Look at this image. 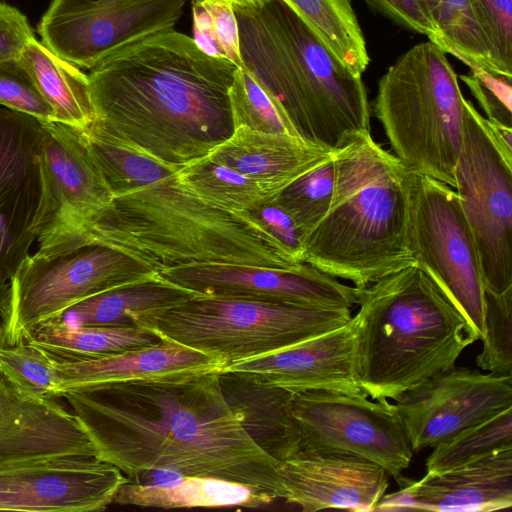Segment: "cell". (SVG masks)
Instances as JSON below:
<instances>
[{
	"instance_id": "1",
	"label": "cell",
	"mask_w": 512,
	"mask_h": 512,
	"mask_svg": "<svg viewBox=\"0 0 512 512\" xmlns=\"http://www.w3.org/2000/svg\"><path fill=\"white\" fill-rule=\"evenodd\" d=\"M96 458L130 479L150 470L234 481L284 499L279 461L228 402L219 371L67 390Z\"/></svg>"
},
{
	"instance_id": "2",
	"label": "cell",
	"mask_w": 512,
	"mask_h": 512,
	"mask_svg": "<svg viewBox=\"0 0 512 512\" xmlns=\"http://www.w3.org/2000/svg\"><path fill=\"white\" fill-rule=\"evenodd\" d=\"M237 69L174 30L134 43L90 69L95 121L87 131L180 169L232 135Z\"/></svg>"
},
{
	"instance_id": "3",
	"label": "cell",
	"mask_w": 512,
	"mask_h": 512,
	"mask_svg": "<svg viewBox=\"0 0 512 512\" xmlns=\"http://www.w3.org/2000/svg\"><path fill=\"white\" fill-rule=\"evenodd\" d=\"M243 68L283 109L299 136L336 150L371 131L362 77L354 75L284 1L235 0Z\"/></svg>"
},
{
	"instance_id": "4",
	"label": "cell",
	"mask_w": 512,
	"mask_h": 512,
	"mask_svg": "<svg viewBox=\"0 0 512 512\" xmlns=\"http://www.w3.org/2000/svg\"><path fill=\"white\" fill-rule=\"evenodd\" d=\"M171 170L113 197L87 227L85 245L119 250L157 273L203 263L290 269L301 264L247 212H231L184 188Z\"/></svg>"
},
{
	"instance_id": "5",
	"label": "cell",
	"mask_w": 512,
	"mask_h": 512,
	"mask_svg": "<svg viewBox=\"0 0 512 512\" xmlns=\"http://www.w3.org/2000/svg\"><path fill=\"white\" fill-rule=\"evenodd\" d=\"M334 163L332 201L305 237L304 263L357 288L415 264L411 172L370 131L334 150Z\"/></svg>"
},
{
	"instance_id": "6",
	"label": "cell",
	"mask_w": 512,
	"mask_h": 512,
	"mask_svg": "<svg viewBox=\"0 0 512 512\" xmlns=\"http://www.w3.org/2000/svg\"><path fill=\"white\" fill-rule=\"evenodd\" d=\"M357 305V376L373 400H395L453 368L461 353L480 340L417 263L358 288Z\"/></svg>"
},
{
	"instance_id": "7",
	"label": "cell",
	"mask_w": 512,
	"mask_h": 512,
	"mask_svg": "<svg viewBox=\"0 0 512 512\" xmlns=\"http://www.w3.org/2000/svg\"><path fill=\"white\" fill-rule=\"evenodd\" d=\"M446 54L429 40L411 47L379 80L373 108L403 165L454 189L468 100Z\"/></svg>"
},
{
	"instance_id": "8",
	"label": "cell",
	"mask_w": 512,
	"mask_h": 512,
	"mask_svg": "<svg viewBox=\"0 0 512 512\" xmlns=\"http://www.w3.org/2000/svg\"><path fill=\"white\" fill-rule=\"evenodd\" d=\"M351 318L349 308L198 295L143 317L138 326L204 353L224 369L339 328Z\"/></svg>"
},
{
	"instance_id": "9",
	"label": "cell",
	"mask_w": 512,
	"mask_h": 512,
	"mask_svg": "<svg viewBox=\"0 0 512 512\" xmlns=\"http://www.w3.org/2000/svg\"><path fill=\"white\" fill-rule=\"evenodd\" d=\"M157 275L133 257L97 244L52 257L29 254L11 277L10 299L0 312L5 343L23 341L33 327L89 297Z\"/></svg>"
},
{
	"instance_id": "10",
	"label": "cell",
	"mask_w": 512,
	"mask_h": 512,
	"mask_svg": "<svg viewBox=\"0 0 512 512\" xmlns=\"http://www.w3.org/2000/svg\"><path fill=\"white\" fill-rule=\"evenodd\" d=\"M38 158L42 195L33 225L36 254L52 257L85 246L87 227L114 196L82 131L41 122Z\"/></svg>"
},
{
	"instance_id": "11",
	"label": "cell",
	"mask_w": 512,
	"mask_h": 512,
	"mask_svg": "<svg viewBox=\"0 0 512 512\" xmlns=\"http://www.w3.org/2000/svg\"><path fill=\"white\" fill-rule=\"evenodd\" d=\"M454 180L478 249L485 290L505 292L512 287V157L470 101Z\"/></svg>"
},
{
	"instance_id": "12",
	"label": "cell",
	"mask_w": 512,
	"mask_h": 512,
	"mask_svg": "<svg viewBox=\"0 0 512 512\" xmlns=\"http://www.w3.org/2000/svg\"><path fill=\"white\" fill-rule=\"evenodd\" d=\"M410 238L416 263L436 280L482 340L485 284L480 258L452 187L411 172Z\"/></svg>"
},
{
	"instance_id": "13",
	"label": "cell",
	"mask_w": 512,
	"mask_h": 512,
	"mask_svg": "<svg viewBox=\"0 0 512 512\" xmlns=\"http://www.w3.org/2000/svg\"><path fill=\"white\" fill-rule=\"evenodd\" d=\"M289 412L299 451L362 458L400 480L413 450L396 406L339 392H292Z\"/></svg>"
},
{
	"instance_id": "14",
	"label": "cell",
	"mask_w": 512,
	"mask_h": 512,
	"mask_svg": "<svg viewBox=\"0 0 512 512\" xmlns=\"http://www.w3.org/2000/svg\"><path fill=\"white\" fill-rule=\"evenodd\" d=\"M188 0H51L37 25L41 43L79 68L170 32Z\"/></svg>"
},
{
	"instance_id": "15",
	"label": "cell",
	"mask_w": 512,
	"mask_h": 512,
	"mask_svg": "<svg viewBox=\"0 0 512 512\" xmlns=\"http://www.w3.org/2000/svg\"><path fill=\"white\" fill-rule=\"evenodd\" d=\"M394 401L410 446L418 452L512 408V376L454 366Z\"/></svg>"
},
{
	"instance_id": "16",
	"label": "cell",
	"mask_w": 512,
	"mask_h": 512,
	"mask_svg": "<svg viewBox=\"0 0 512 512\" xmlns=\"http://www.w3.org/2000/svg\"><path fill=\"white\" fill-rule=\"evenodd\" d=\"M126 480L120 469L94 456L4 464L0 465V511H103Z\"/></svg>"
},
{
	"instance_id": "17",
	"label": "cell",
	"mask_w": 512,
	"mask_h": 512,
	"mask_svg": "<svg viewBox=\"0 0 512 512\" xmlns=\"http://www.w3.org/2000/svg\"><path fill=\"white\" fill-rule=\"evenodd\" d=\"M158 277L207 297L322 308L350 309L357 305V287L307 263L290 269L203 263L161 271Z\"/></svg>"
},
{
	"instance_id": "18",
	"label": "cell",
	"mask_w": 512,
	"mask_h": 512,
	"mask_svg": "<svg viewBox=\"0 0 512 512\" xmlns=\"http://www.w3.org/2000/svg\"><path fill=\"white\" fill-rule=\"evenodd\" d=\"M41 121L0 105V277L9 280L30 254L42 195Z\"/></svg>"
},
{
	"instance_id": "19",
	"label": "cell",
	"mask_w": 512,
	"mask_h": 512,
	"mask_svg": "<svg viewBox=\"0 0 512 512\" xmlns=\"http://www.w3.org/2000/svg\"><path fill=\"white\" fill-rule=\"evenodd\" d=\"M358 317L343 326L278 351L226 366L245 381L292 392L329 391L369 397L356 370Z\"/></svg>"
},
{
	"instance_id": "20",
	"label": "cell",
	"mask_w": 512,
	"mask_h": 512,
	"mask_svg": "<svg viewBox=\"0 0 512 512\" xmlns=\"http://www.w3.org/2000/svg\"><path fill=\"white\" fill-rule=\"evenodd\" d=\"M4 343L0 314V347ZM59 456L96 457V451L73 412L0 371V465Z\"/></svg>"
},
{
	"instance_id": "21",
	"label": "cell",
	"mask_w": 512,
	"mask_h": 512,
	"mask_svg": "<svg viewBox=\"0 0 512 512\" xmlns=\"http://www.w3.org/2000/svg\"><path fill=\"white\" fill-rule=\"evenodd\" d=\"M277 471L284 499L304 512L376 510L390 477L385 468L362 458L303 451L279 461Z\"/></svg>"
},
{
	"instance_id": "22",
	"label": "cell",
	"mask_w": 512,
	"mask_h": 512,
	"mask_svg": "<svg viewBox=\"0 0 512 512\" xmlns=\"http://www.w3.org/2000/svg\"><path fill=\"white\" fill-rule=\"evenodd\" d=\"M406 506L441 512L496 511L512 506V448L418 481L401 479Z\"/></svg>"
},
{
	"instance_id": "23",
	"label": "cell",
	"mask_w": 512,
	"mask_h": 512,
	"mask_svg": "<svg viewBox=\"0 0 512 512\" xmlns=\"http://www.w3.org/2000/svg\"><path fill=\"white\" fill-rule=\"evenodd\" d=\"M332 152L300 137L238 127L207 157L252 179L273 197Z\"/></svg>"
},
{
	"instance_id": "24",
	"label": "cell",
	"mask_w": 512,
	"mask_h": 512,
	"mask_svg": "<svg viewBox=\"0 0 512 512\" xmlns=\"http://www.w3.org/2000/svg\"><path fill=\"white\" fill-rule=\"evenodd\" d=\"M54 364L61 397L80 387L223 369L216 359L166 340L94 359L55 360Z\"/></svg>"
},
{
	"instance_id": "25",
	"label": "cell",
	"mask_w": 512,
	"mask_h": 512,
	"mask_svg": "<svg viewBox=\"0 0 512 512\" xmlns=\"http://www.w3.org/2000/svg\"><path fill=\"white\" fill-rule=\"evenodd\" d=\"M274 499L249 485L213 477L178 475L165 484L126 480L113 503L144 508H260Z\"/></svg>"
},
{
	"instance_id": "26",
	"label": "cell",
	"mask_w": 512,
	"mask_h": 512,
	"mask_svg": "<svg viewBox=\"0 0 512 512\" xmlns=\"http://www.w3.org/2000/svg\"><path fill=\"white\" fill-rule=\"evenodd\" d=\"M198 295L157 275L149 281L89 297L50 319L68 327L138 326L143 317L184 303Z\"/></svg>"
},
{
	"instance_id": "27",
	"label": "cell",
	"mask_w": 512,
	"mask_h": 512,
	"mask_svg": "<svg viewBox=\"0 0 512 512\" xmlns=\"http://www.w3.org/2000/svg\"><path fill=\"white\" fill-rule=\"evenodd\" d=\"M38 91L50 105L54 121L87 131L95 121L88 75L32 39L19 58Z\"/></svg>"
},
{
	"instance_id": "28",
	"label": "cell",
	"mask_w": 512,
	"mask_h": 512,
	"mask_svg": "<svg viewBox=\"0 0 512 512\" xmlns=\"http://www.w3.org/2000/svg\"><path fill=\"white\" fill-rule=\"evenodd\" d=\"M23 341L57 361H81L152 346L163 339L136 325L68 327L48 319L33 327Z\"/></svg>"
},
{
	"instance_id": "29",
	"label": "cell",
	"mask_w": 512,
	"mask_h": 512,
	"mask_svg": "<svg viewBox=\"0 0 512 512\" xmlns=\"http://www.w3.org/2000/svg\"><path fill=\"white\" fill-rule=\"evenodd\" d=\"M356 76L369 65L366 42L350 0H284Z\"/></svg>"
},
{
	"instance_id": "30",
	"label": "cell",
	"mask_w": 512,
	"mask_h": 512,
	"mask_svg": "<svg viewBox=\"0 0 512 512\" xmlns=\"http://www.w3.org/2000/svg\"><path fill=\"white\" fill-rule=\"evenodd\" d=\"M175 176L200 199L231 212H246L267 197L255 181L207 156L181 167Z\"/></svg>"
},
{
	"instance_id": "31",
	"label": "cell",
	"mask_w": 512,
	"mask_h": 512,
	"mask_svg": "<svg viewBox=\"0 0 512 512\" xmlns=\"http://www.w3.org/2000/svg\"><path fill=\"white\" fill-rule=\"evenodd\" d=\"M426 459V473H437L512 448V408L439 442Z\"/></svg>"
},
{
	"instance_id": "32",
	"label": "cell",
	"mask_w": 512,
	"mask_h": 512,
	"mask_svg": "<svg viewBox=\"0 0 512 512\" xmlns=\"http://www.w3.org/2000/svg\"><path fill=\"white\" fill-rule=\"evenodd\" d=\"M433 20L437 29L434 44L470 68L496 73L489 41L471 0H440Z\"/></svg>"
},
{
	"instance_id": "33",
	"label": "cell",
	"mask_w": 512,
	"mask_h": 512,
	"mask_svg": "<svg viewBox=\"0 0 512 512\" xmlns=\"http://www.w3.org/2000/svg\"><path fill=\"white\" fill-rule=\"evenodd\" d=\"M334 181L333 151L272 198L290 214L306 237L328 211L333 197Z\"/></svg>"
},
{
	"instance_id": "34",
	"label": "cell",
	"mask_w": 512,
	"mask_h": 512,
	"mask_svg": "<svg viewBox=\"0 0 512 512\" xmlns=\"http://www.w3.org/2000/svg\"><path fill=\"white\" fill-rule=\"evenodd\" d=\"M82 132L113 196L152 183L171 170H178L114 144L89 131Z\"/></svg>"
},
{
	"instance_id": "35",
	"label": "cell",
	"mask_w": 512,
	"mask_h": 512,
	"mask_svg": "<svg viewBox=\"0 0 512 512\" xmlns=\"http://www.w3.org/2000/svg\"><path fill=\"white\" fill-rule=\"evenodd\" d=\"M229 98L234 129L300 137L283 109L244 68L236 70Z\"/></svg>"
},
{
	"instance_id": "36",
	"label": "cell",
	"mask_w": 512,
	"mask_h": 512,
	"mask_svg": "<svg viewBox=\"0 0 512 512\" xmlns=\"http://www.w3.org/2000/svg\"><path fill=\"white\" fill-rule=\"evenodd\" d=\"M232 3L225 0H194V41L208 55L228 59L238 68H243L238 24Z\"/></svg>"
},
{
	"instance_id": "37",
	"label": "cell",
	"mask_w": 512,
	"mask_h": 512,
	"mask_svg": "<svg viewBox=\"0 0 512 512\" xmlns=\"http://www.w3.org/2000/svg\"><path fill=\"white\" fill-rule=\"evenodd\" d=\"M484 328L478 368L512 376V287L498 294L485 290Z\"/></svg>"
},
{
	"instance_id": "38",
	"label": "cell",
	"mask_w": 512,
	"mask_h": 512,
	"mask_svg": "<svg viewBox=\"0 0 512 512\" xmlns=\"http://www.w3.org/2000/svg\"><path fill=\"white\" fill-rule=\"evenodd\" d=\"M54 361L27 341L0 347V371L21 387L47 398L61 397Z\"/></svg>"
},
{
	"instance_id": "39",
	"label": "cell",
	"mask_w": 512,
	"mask_h": 512,
	"mask_svg": "<svg viewBox=\"0 0 512 512\" xmlns=\"http://www.w3.org/2000/svg\"><path fill=\"white\" fill-rule=\"evenodd\" d=\"M489 41L495 72L512 77V0H471Z\"/></svg>"
},
{
	"instance_id": "40",
	"label": "cell",
	"mask_w": 512,
	"mask_h": 512,
	"mask_svg": "<svg viewBox=\"0 0 512 512\" xmlns=\"http://www.w3.org/2000/svg\"><path fill=\"white\" fill-rule=\"evenodd\" d=\"M0 105L41 122L54 121L52 108L19 59L0 61Z\"/></svg>"
},
{
	"instance_id": "41",
	"label": "cell",
	"mask_w": 512,
	"mask_h": 512,
	"mask_svg": "<svg viewBox=\"0 0 512 512\" xmlns=\"http://www.w3.org/2000/svg\"><path fill=\"white\" fill-rule=\"evenodd\" d=\"M460 79L478 101L486 119L512 127V77L471 67L470 73Z\"/></svg>"
},
{
	"instance_id": "42",
	"label": "cell",
	"mask_w": 512,
	"mask_h": 512,
	"mask_svg": "<svg viewBox=\"0 0 512 512\" xmlns=\"http://www.w3.org/2000/svg\"><path fill=\"white\" fill-rule=\"evenodd\" d=\"M299 262L304 263L305 233L272 197H265L246 211Z\"/></svg>"
},
{
	"instance_id": "43",
	"label": "cell",
	"mask_w": 512,
	"mask_h": 512,
	"mask_svg": "<svg viewBox=\"0 0 512 512\" xmlns=\"http://www.w3.org/2000/svg\"><path fill=\"white\" fill-rule=\"evenodd\" d=\"M366 3L398 25L425 35L434 43L437 29L419 0H365Z\"/></svg>"
},
{
	"instance_id": "44",
	"label": "cell",
	"mask_w": 512,
	"mask_h": 512,
	"mask_svg": "<svg viewBox=\"0 0 512 512\" xmlns=\"http://www.w3.org/2000/svg\"><path fill=\"white\" fill-rule=\"evenodd\" d=\"M34 38L27 17L17 8L0 1V61L19 59Z\"/></svg>"
},
{
	"instance_id": "45",
	"label": "cell",
	"mask_w": 512,
	"mask_h": 512,
	"mask_svg": "<svg viewBox=\"0 0 512 512\" xmlns=\"http://www.w3.org/2000/svg\"><path fill=\"white\" fill-rule=\"evenodd\" d=\"M486 126L502 150L512 157V127L485 118Z\"/></svg>"
},
{
	"instance_id": "46",
	"label": "cell",
	"mask_w": 512,
	"mask_h": 512,
	"mask_svg": "<svg viewBox=\"0 0 512 512\" xmlns=\"http://www.w3.org/2000/svg\"><path fill=\"white\" fill-rule=\"evenodd\" d=\"M11 285L10 281L0 277V312H2L10 299Z\"/></svg>"
},
{
	"instance_id": "47",
	"label": "cell",
	"mask_w": 512,
	"mask_h": 512,
	"mask_svg": "<svg viewBox=\"0 0 512 512\" xmlns=\"http://www.w3.org/2000/svg\"><path fill=\"white\" fill-rule=\"evenodd\" d=\"M422 4L423 8L427 12V14L430 16V18L433 20L434 14L437 10L438 4L440 0H419ZM434 22V20H433ZM435 24V23H434Z\"/></svg>"
},
{
	"instance_id": "48",
	"label": "cell",
	"mask_w": 512,
	"mask_h": 512,
	"mask_svg": "<svg viewBox=\"0 0 512 512\" xmlns=\"http://www.w3.org/2000/svg\"><path fill=\"white\" fill-rule=\"evenodd\" d=\"M241 1H246V2H256V1H261V0H241Z\"/></svg>"
},
{
	"instance_id": "49",
	"label": "cell",
	"mask_w": 512,
	"mask_h": 512,
	"mask_svg": "<svg viewBox=\"0 0 512 512\" xmlns=\"http://www.w3.org/2000/svg\"><path fill=\"white\" fill-rule=\"evenodd\" d=\"M225 1L234 2L235 0H225Z\"/></svg>"
}]
</instances>
